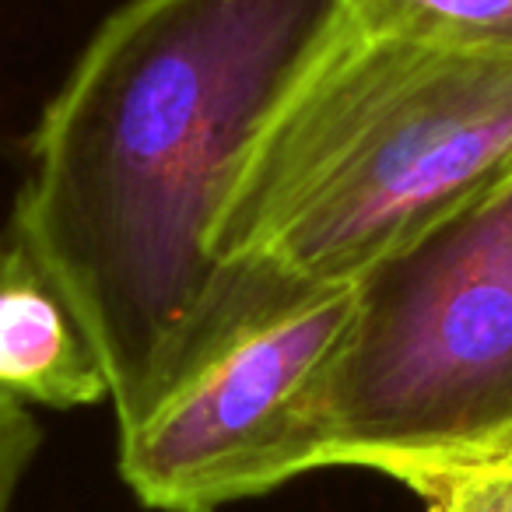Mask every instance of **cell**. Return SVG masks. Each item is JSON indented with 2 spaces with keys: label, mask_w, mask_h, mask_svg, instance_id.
<instances>
[{
  "label": "cell",
  "mask_w": 512,
  "mask_h": 512,
  "mask_svg": "<svg viewBox=\"0 0 512 512\" xmlns=\"http://www.w3.org/2000/svg\"><path fill=\"white\" fill-rule=\"evenodd\" d=\"M351 15L442 43L512 53V0H341Z\"/></svg>",
  "instance_id": "8992f818"
},
{
  "label": "cell",
  "mask_w": 512,
  "mask_h": 512,
  "mask_svg": "<svg viewBox=\"0 0 512 512\" xmlns=\"http://www.w3.org/2000/svg\"><path fill=\"white\" fill-rule=\"evenodd\" d=\"M418 495L428 512H512V453L449 470Z\"/></svg>",
  "instance_id": "52a82bcc"
},
{
  "label": "cell",
  "mask_w": 512,
  "mask_h": 512,
  "mask_svg": "<svg viewBox=\"0 0 512 512\" xmlns=\"http://www.w3.org/2000/svg\"><path fill=\"white\" fill-rule=\"evenodd\" d=\"M39 446H43V428L32 407L0 390V512H11Z\"/></svg>",
  "instance_id": "ba28073f"
},
{
  "label": "cell",
  "mask_w": 512,
  "mask_h": 512,
  "mask_svg": "<svg viewBox=\"0 0 512 512\" xmlns=\"http://www.w3.org/2000/svg\"><path fill=\"white\" fill-rule=\"evenodd\" d=\"M0 390L57 411L109 397L92 330L15 221L0 232Z\"/></svg>",
  "instance_id": "5b68a950"
},
{
  "label": "cell",
  "mask_w": 512,
  "mask_h": 512,
  "mask_svg": "<svg viewBox=\"0 0 512 512\" xmlns=\"http://www.w3.org/2000/svg\"><path fill=\"white\" fill-rule=\"evenodd\" d=\"M505 179L512 53L341 4L242 151L211 253L302 285H355Z\"/></svg>",
  "instance_id": "7a4b0ae2"
},
{
  "label": "cell",
  "mask_w": 512,
  "mask_h": 512,
  "mask_svg": "<svg viewBox=\"0 0 512 512\" xmlns=\"http://www.w3.org/2000/svg\"><path fill=\"white\" fill-rule=\"evenodd\" d=\"M341 0H127L29 144L15 221L92 330L134 428L239 320L260 271L211 232L267 109Z\"/></svg>",
  "instance_id": "6da1fadb"
},
{
  "label": "cell",
  "mask_w": 512,
  "mask_h": 512,
  "mask_svg": "<svg viewBox=\"0 0 512 512\" xmlns=\"http://www.w3.org/2000/svg\"><path fill=\"white\" fill-rule=\"evenodd\" d=\"M355 285H264L200 362L120 432V474L158 512H214L306 474V425Z\"/></svg>",
  "instance_id": "277c9868"
},
{
  "label": "cell",
  "mask_w": 512,
  "mask_h": 512,
  "mask_svg": "<svg viewBox=\"0 0 512 512\" xmlns=\"http://www.w3.org/2000/svg\"><path fill=\"white\" fill-rule=\"evenodd\" d=\"M509 453H512V449H509Z\"/></svg>",
  "instance_id": "9c48e42d"
},
{
  "label": "cell",
  "mask_w": 512,
  "mask_h": 512,
  "mask_svg": "<svg viewBox=\"0 0 512 512\" xmlns=\"http://www.w3.org/2000/svg\"><path fill=\"white\" fill-rule=\"evenodd\" d=\"M512 449V179L355 281L306 425V474L362 467L418 495Z\"/></svg>",
  "instance_id": "3957f363"
}]
</instances>
